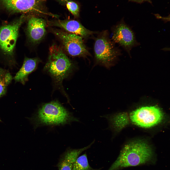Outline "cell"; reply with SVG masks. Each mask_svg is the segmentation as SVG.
<instances>
[{
    "label": "cell",
    "instance_id": "cell-1",
    "mask_svg": "<svg viewBox=\"0 0 170 170\" xmlns=\"http://www.w3.org/2000/svg\"><path fill=\"white\" fill-rule=\"evenodd\" d=\"M153 155L151 148L145 142H132L123 147L116 160L108 170H118L144 164L151 162Z\"/></svg>",
    "mask_w": 170,
    "mask_h": 170
},
{
    "label": "cell",
    "instance_id": "cell-2",
    "mask_svg": "<svg viewBox=\"0 0 170 170\" xmlns=\"http://www.w3.org/2000/svg\"><path fill=\"white\" fill-rule=\"evenodd\" d=\"M48 61L44 69L47 72L56 83L60 86L63 80L76 68L74 63L61 48L55 45L49 49Z\"/></svg>",
    "mask_w": 170,
    "mask_h": 170
},
{
    "label": "cell",
    "instance_id": "cell-3",
    "mask_svg": "<svg viewBox=\"0 0 170 170\" xmlns=\"http://www.w3.org/2000/svg\"><path fill=\"white\" fill-rule=\"evenodd\" d=\"M33 119L37 125H59L80 121L59 102L55 101L43 105Z\"/></svg>",
    "mask_w": 170,
    "mask_h": 170
},
{
    "label": "cell",
    "instance_id": "cell-4",
    "mask_svg": "<svg viewBox=\"0 0 170 170\" xmlns=\"http://www.w3.org/2000/svg\"><path fill=\"white\" fill-rule=\"evenodd\" d=\"M108 34L105 31L98 35L95 40L94 51L95 64L110 69L121 52L110 39Z\"/></svg>",
    "mask_w": 170,
    "mask_h": 170
},
{
    "label": "cell",
    "instance_id": "cell-5",
    "mask_svg": "<svg viewBox=\"0 0 170 170\" xmlns=\"http://www.w3.org/2000/svg\"><path fill=\"white\" fill-rule=\"evenodd\" d=\"M26 18L23 14L11 23L0 28V48L5 54L13 55L19 28Z\"/></svg>",
    "mask_w": 170,
    "mask_h": 170
},
{
    "label": "cell",
    "instance_id": "cell-6",
    "mask_svg": "<svg viewBox=\"0 0 170 170\" xmlns=\"http://www.w3.org/2000/svg\"><path fill=\"white\" fill-rule=\"evenodd\" d=\"M51 30L60 40L69 55L83 57L90 55L81 37L60 29H51Z\"/></svg>",
    "mask_w": 170,
    "mask_h": 170
},
{
    "label": "cell",
    "instance_id": "cell-7",
    "mask_svg": "<svg viewBox=\"0 0 170 170\" xmlns=\"http://www.w3.org/2000/svg\"><path fill=\"white\" fill-rule=\"evenodd\" d=\"M163 114L156 106H143L132 112L130 120L134 124L139 127L148 128L160 123L163 118Z\"/></svg>",
    "mask_w": 170,
    "mask_h": 170
},
{
    "label": "cell",
    "instance_id": "cell-8",
    "mask_svg": "<svg viewBox=\"0 0 170 170\" xmlns=\"http://www.w3.org/2000/svg\"><path fill=\"white\" fill-rule=\"evenodd\" d=\"M42 1V0H0V10L11 14H42L44 9Z\"/></svg>",
    "mask_w": 170,
    "mask_h": 170
},
{
    "label": "cell",
    "instance_id": "cell-9",
    "mask_svg": "<svg viewBox=\"0 0 170 170\" xmlns=\"http://www.w3.org/2000/svg\"><path fill=\"white\" fill-rule=\"evenodd\" d=\"M112 39L114 42L121 46L130 56L132 49L140 45L133 30L123 20L114 27Z\"/></svg>",
    "mask_w": 170,
    "mask_h": 170
},
{
    "label": "cell",
    "instance_id": "cell-10",
    "mask_svg": "<svg viewBox=\"0 0 170 170\" xmlns=\"http://www.w3.org/2000/svg\"><path fill=\"white\" fill-rule=\"evenodd\" d=\"M47 23L43 19L35 16L29 18L26 31L30 41L34 44L41 41L46 34Z\"/></svg>",
    "mask_w": 170,
    "mask_h": 170
},
{
    "label": "cell",
    "instance_id": "cell-11",
    "mask_svg": "<svg viewBox=\"0 0 170 170\" xmlns=\"http://www.w3.org/2000/svg\"><path fill=\"white\" fill-rule=\"evenodd\" d=\"M50 26L60 28L66 31L86 38L95 33V32L85 27L78 21L73 20H57L49 21Z\"/></svg>",
    "mask_w": 170,
    "mask_h": 170
},
{
    "label": "cell",
    "instance_id": "cell-12",
    "mask_svg": "<svg viewBox=\"0 0 170 170\" xmlns=\"http://www.w3.org/2000/svg\"><path fill=\"white\" fill-rule=\"evenodd\" d=\"M95 142L94 140L88 146L82 148L67 150L59 159L57 165L59 170H72L73 165L79 155L90 148Z\"/></svg>",
    "mask_w": 170,
    "mask_h": 170
},
{
    "label": "cell",
    "instance_id": "cell-13",
    "mask_svg": "<svg viewBox=\"0 0 170 170\" xmlns=\"http://www.w3.org/2000/svg\"><path fill=\"white\" fill-rule=\"evenodd\" d=\"M40 61L39 59L37 57L25 58L22 66L14 77V79L24 84L29 74L36 69Z\"/></svg>",
    "mask_w": 170,
    "mask_h": 170
},
{
    "label": "cell",
    "instance_id": "cell-14",
    "mask_svg": "<svg viewBox=\"0 0 170 170\" xmlns=\"http://www.w3.org/2000/svg\"><path fill=\"white\" fill-rule=\"evenodd\" d=\"M12 79V76L8 72L0 68V97L5 94L7 87Z\"/></svg>",
    "mask_w": 170,
    "mask_h": 170
},
{
    "label": "cell",
    "instance_id": "cell-15",
    "mask_svg": "<svg viewBox=\"0 0 170 170\" xmlns=\"http://www.w3.org/2000/svg\"><path fill=\"white\" fill-rule=\"evenodd\" d=\"M101 168L94 169L89 165L86 153L79 156L74 163L72 170H100Z\"/></svg>",
    "mask_w": 170,
    "mask_h": 170
},
{
    "label": "cell",
    "instance_id": "cell-16",
    "mask_svg": "<svg viewBox=\"0 0 170 170\" xmlns=\"http://www.w3.org/2000/svg\"><path fill=\"white\" fill-rule=\"evenodd\" d=\"M66 6L68 11L76 17H79L80 7L76 3L72 1H67Z\"/></svg>",
    "mask_w": 170,
    "mask_h": 170
},
{
    "label": "cell",
    "instance_id": "cell-17",
    "mask_svg": "<svg viewBox=\"0 0 170 170\" xmlns=\"http://www.w3.org/2000/svg\"><path fill=\"white\" fill-rule=\"evenodd\" d=\"M129 1L139 3H141L144 2H148L150 3L152 2L151 0H129Z\"/></svg>",
    "mask_w": 170,
    "mask_h": 170
},
{
    "label": "cell",
    "instance_id": "cell-18",
    "mask_svg": "<svg viewBox=\"0 0 170 170\" xmlns=\"http://www.w3.org/2000/svg\"></svg>",
    "mask_w": 170,
    "mask_h": 170
}]
</instances>
